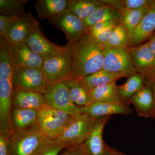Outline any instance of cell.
<instances>
[{
    "label": "cell",
    "instance_id": "6da1fadb",
    "mask_svg": "<svg viewBox=\"0 0 155 155\" xmlns=\"http://www.w3.org/2000/svg\"><path fill=\"white\" fill-rule=\"evenodd\" d=\"M72 75L74 79L84 78L102 69L104 46L88 33L71 43Z\"/></svg>",
    "mask_w": 155,
    "mask_h": 155
},
{
    "label": "cell",
    "instance_id": "7a4b0ae2",
    "mask_svg": "<svg viewBox=\"0 0 155 155\" xmlns=\"http://www.w3.org/2000/svg\"><path fill=\"white\" fill-rule=\"evenodd\" d=\"M16 68L0 37V131L7 134L13 131L11 113Z\"/></svg>",
    "mask_w": 155,
    "mask_h": 155
},
{
    "label": "cell",
    "instance_id": "3957f363",
    "mask_svg": "<svg viewBox=\"0 0 155 155\" xmlns=\"http://www.w3.org/2000/svg\"><path fill=\"white\" fill-rule=\"evenodd\" d=\"M41 131L38 124L25 130L15 131L9 139L10 155H35L52 143Z\"/></svg>",
    "mask_w": 155,
    "mask_h": 155
},
{
    "label": "cell",
    "instance_id": "277c9868",
    "mask_svg": "<svg viewBox=\"0 0 155 155\" xmlns=\"http://www.w3.org/2000/svg\"><path fill=\"white\" fill-rule=\"evenodd\" d=\"M67 44L66 51L44 61L41 70L48 86L74 79L72 71V44Z\"/></svg>",
    "mask_w": 155,
    "mask_h": 155
},
{
    "label": "cell",
    "instance_id": "5b68a950",
    "mask_svg": "<svg viewBox=\"0 0 155 155\" xmlns=\"http://www.w3.org/2000/svg\"><path fill=\"white\" fill-rule=\"evenodd\" d=\"M96 119L86 114L72 115L69 124L56 140L69 147L82 144L90 134Z\"/></svg>",
    "mask_w": 155,
    "mask_h": 155
},
{
    "label": "cell",
    "instance_id": "8992f818",
    "mask_svg": "<svg viewBox=\"0 0 155 155\" xmlns=\"http://www.w3.org/2000/svg\"><path fill=\"white\" fill-rule=\"evenodd\" d=\"M72 116L47 106L38 111V124L45 136L51 140H56L69 124Z\"/></svg>",
    "mask_w": 155,
    "mask_h": 155
},
{
    "label": "cell",
    "instance_id": "52a82bcc",
    "mask_svg": "<svg viewBox=\"0 0 155 155\" xmlns=\"http://www.w3.org/2000/svg\"><path fill=\"white\" fill-rule=\"evenodd\" d=\"M104 55L102 69L123 73L127 78L138 73L134 65L128 47L105 45Z\"/></svg>",
    "mask_w": 155,
    "mask_h": 155
},
{
    "label": "cell",
    "instance_id": "ba28073f",
    "mask_svg": "<svg viewBox=\"0 0 155 155\" xmlns=\"http://www.w3.org/2000/svg\"><path fill=\"white\" fill-rule=\"evenodd\" d=\"M48 21L50 24L65 34L69 42L77 41L88 33V28L84 20L68 8L48 19Z\"/></svg>",
    "mask_w": 155,
    "mask_h": 155
},
{
    "label": "cell",
    "instance_id": "9c48e42d",
    "mask_svg": "<svg viewBox=\"0 0 155 155\" xmlns=\"http://www.w3.org/2000/svg\"><path fill=\"white\" fill-rule=\"evenodd\" d=\"M2 38L14 67L17 69L36 68L41 69L44 60L33 52L24 41L12 43Z\"/></svg>",
    "mask_w": 155,
    "mask_h": 155
},
{
    "label": "cell",
    "instance_id": "30bf717a",
    "mask_svg": "<svg viewBox=\"0 0 155 155\" xmlns=\"http://www.w3.org/2000/svg\"><path fill=\"white\" fill-rule=\"evenodd\" d=\"M48 86L41 69L16 68L14 89L45 94Z\"/></svg>",
    "mask_w": 155,
    "mask_h": 155
},
{
    "label": "cell",
    "instance_id": "8fae6325",
    "mask_svg": "<svg viewBox=\"0 0 155 155\" xmlns=\"http://www.w3.org/2000/svg\"><path fill=\"white\" fill-rule=\"evenodd\" d=\"M24 41L33 52L47 60L67 50L68 44L64 47L53 43L46 38L42 32L38 21L34 25Z\"/></svg>",
    "mask_w": 155,
    "mask_h": 155
},
{
    "label": "cell",
    "instance_id": "7c38bea8",
    "mask_svg": "<svg viewBox=\"0 0 155 155\" xmlns=\"http://www.w3.org/2000/svg\"><path fill=\"white\" fill-rule=\"evenodd\" d=\"M45 96L49 107L69 115L81 114L80 107L73 103L64 82L48 86Z\"/></svg>",
    "mask_w": 155,
    "mask_h": 155
},
{
    "label": "cell",
    "instance_id": "4fadbf2b",
    "mask_svg": "<svg viewBox=\"0 0 155 155\" xmlns=\"http://www.w3.org/2000/svg\"><path fill=\"white\" fill-rule=\"evenodd\" d=\"M129 48L134 65L138 73L147 78L155 74V55L148 42Z\"/></svg>",
    "mask_w": 155,
    "mask_h": 155
},
{
    "label": "cell",
    "instance_id": "5bb4252c",
    "mask_svg": "<svg viewBox=\"0 0 155 155\" xmlns=\"http://www.w3.org/2000/svg\"><path fill=\"white\" fill-rule=\"evenodd\" d=\"M111 116L97 118L90 134L82 143L85 155H105L103 131Z\"/></svg>",
    "mask_w": 155,
    "mask_h": 155
},
{
    "label": "cell",
    "instance_id": "9a60e30c",
    "mask_svg": "<svg viewBox=\"0 0 155 155\" xmlns=\"http://www.w3.org/2000/svg\"><path fill=\"white\" fill-rule=\"evenodd\" d=\"M37 21L31 13L25 12L11 22L4 38L12 43L24 41Z\"/></svg>",
    "mask_w": 155,
    "mask_h": 155
},
{
    "label": "cell",
    "instance_id": "2e32d148",
    "mask_svg": "<svg viewBox=\"0 0 155 155\" xmlns=\"http://www.w3.org/2000/svg\"><path fill=\"white\" fill-rule=\"evenodd\" d=\"M80 108L81 114H86L95 118L114 114L127 115L132 113L129 107L122 103L92 102Z\"/></svg>",
    "mask_w": 155,
    "mask_h": 155
},
{
    "label": "cell",
    "instance_id": "e0dca14e",
    "mask_svg": "<svg viewBox=\"0 0 155 155\" xmlns=\"http://www.w3.org/2000/svg\"><path fill=\"white\" fill-rule=\"evenodd\" d=\"M155 31V0H153L150 8L133 31L129 39L128 47H135L153 35Z\"/></svg>",
    "mask_w": 155,
    "mask_h": 155
},
{
    "label": "cell",
    "instance_id": "ac0fdd59",
    "mask_svg": "<svg viewBox=\"0 0 155 155\" xmlns=\"http://www.w3.org/2000/svg\"><path fill=\"white\" fill-rule=\"evenodd\" d=\"M130 103L134 106L139 116L152 117L155 111V101L152 90L147 82L132 96Z\"/></svg>",
    "mask_w": 155,
    "mask_h": 155
},
{
    "label": "cell",
    "instance_id": "d6986e66",
    "mask_svg": "<svg viewBox=\"0 0 155 155\" xmlns=\"http://www.w3.org/2000/svg\"><path fill=\"white\" fill-rule=\"evenodd\" d=\"M12 107L31 109L39 111L48 106L43 94L14 89Z\"/></svg>",
    "mask_w": 155,
    "mask_h": 155
},
{
    "label": "cell",
    "instance_id": "ffe728a7",
    "mask_svg": "<svg viewBox=\"0 0 155 155\" xmlns=\"http://www.w3.org/2000/svg\"><path fill=\"white\" fill-rule=\"evenodd\" d=\"M38 111L12 107L11 121L14 132L28 129L38 124Z\"/></svg>",
    "mask_w": 155,
    "mask_h": 155
},
{
    "label": "cell",
    "instance_id": "44dd1931",
    "mask_svg": "<svg viewBox=\"0 0 155 155\" xmlns=\"http://www.w3.org/2000/svg\"><path fill=\"white\" fill-rule=\"evenodd\" d=\"M147 83V77L139 73L127 78L125 83L117 85V94L120 101L128 107L132 96Z\"/></svg>",
    "mask_w": 155,
    "mask_h": 155
},
{
    "label": "cell",
    "instance_id": "7402d4cb",
    "mask_svg": "<svg viewBox=\"0 0 155 155\" xmlns=\"http://www.w3.org/2000/svg\"><path fill=\"white\" fill-rule=\"evenodd\" d=\"M127 78L123 73L108 72L101 69L84 78L81 79L83 85L89 91L93 88L101 85L116 83V81L122 78Z\"/></svg>",
    "mask_w": 155,
    "mask_h": 155
},
{
    "label": "cell",
    "instance_id": "603a6c76",
    "mask_svg": "<svg viewBox=\"0 0 155 155\" xmlns=\"http://www.w3.org/2000/svg\"><path fill=\"white\" fill-rule=\"evenodd\" d=\"M68 0H38L35 8L39 19H49L68 8Z\"/></svg>",
    "mask_w": 155,
    "mask_h": 155
},
{
    "label": "cell",
    "instance_id": "cb8c5ba5",
    "mask_svg": "<svg viewBox=\"0 0 155 155\" xmlns=\"http://www.w3.org/2000/svg\"><path fill=\"white\" fill-rule=\"evenodd\" d=\"M153 1L149 5L141 8L120 10L121 16L119 22L127 31L129 39L133 31L148 11Z\"/></svg>",
    "mask_w": 155,
    "mask_h": 155
},
{
    "label": "cell",
    "instance_id": "d4e9b609",
    "mask_svg": "<svg viewBox=\"0 0 155 155\" xmlns=\"http://www.w3.org/2000/svg\"><path fill=\"white\" fill-rule=\"evenodd\" d=\"M105 5L101 0H68V9L84 20L97 9Z\"/></svg>",
    "mask_w": 155,
    "mask_h": 155
},
{
    "label": "cell",
    "instance_id": "484cf974",
    "mask_svg": "<svg viewBox=\"0 0 155 155\" xmlns=\"http://www.w3.org/2000/svg\"><path fill=\"white\" fill-rule=\"evenodd\" d=\"M89 96L91 102H100L122 104L118 97L116 83L101 85L93 88L89 91Z\"/></svg>",
    "mask_w": 155,
    "mask_h": 155
},
{
    "label": "cell",
    "instance_id": "4316f807",
    "mask_svg": "<svg viewBox=\"0 0 155 155\" xmlns=\"http://www.w3.org/2000/svg\"><path fill=\"white\" fill-rule=\"evenodd\" d=\"M121 16L120 11L105 5L100 7L84 20L87 28L99 22L108 21H119Z\"/></svg>",
    "mask_w": 155,
    "mask_h": 155
},
{
    "label": "cell",
    "instance_id": "83f0119b",
    "mask_svg": "<svg viewBox=\"0 0 155 155\" xmlns=\"http://www.w3.org/2000/svg\"><path fill=\"white\" fill-rule=\"evenodd\" d=\"M64 82L69 90L71 100L76 106L84 107L91 102L89 91L83 85L81 80L72 79Z\"/></svg>",
    "mask_w": 155,
    "mask_h": 155
},
{
    "label": "cell",
    "instance_id": "f1b7e54d",
    "mask_svg": "<svg viewBox=\"0 0 155 155\" xmlns=\"http://www.w3.org/2000/svg\"><path fill=\"white\" fill-rule=\"evenodd\" d=\"M28 0H0V13L7 17H17L25 13Z\"/></svg>",
    "mask_w": 155,
    "mask_h": 155
},
{
    "label": "cell",
    "instance_id": "f546056e",
    "mask_svg": "<svg viewBox=\"0 0 155 155\" xmlns=\"http://www.w3.org/2000/svg\"><path fill=\"white\" fill-rule=\"evenodd\" d=\"M129 37L128 33L119 22L114 27L105 45L113 47L128 46Z\"/></svg>",
    "mask_w": 155,
    "mask_h": 155
},
{
    "label": "cell",
    "instance_id": "4dcf8cb0",
    "mask_svg": "<svg viewBox=\"0 0 155 155\" xmlns=\"http://www.w3.org/2000/svg\"><path fill=\"white\" fill-rule=\"evenodd\" d=\"M106 5L119 10L141 8L149 5L152 0H101Z\"/></svg>",
    "mask_w": 155,
    "mask_h": 155
},
{
    "label": "cell",
    "instance_id": "1f68e13d",
    "mask_svg": "<svg viewBox=\"0 0 155 155\" xmlns=\"http://www.w3.org/2000/svg\"><path fill=\"white\" fill-rule=\"evenodd\" d=\"M68 147L67 145L54 140L35 155H59L63 150Z\"/></svg>",
    "mask_w": 155,
    "mask_h": 155
},
{
    "label": "cell",
    "instance_id": "d6a6232c",
    "mask_svg": "<svg viewBox=\"0 0 155 155\" xmlns=\"http://www.w3.org/2000/svg\"><path fill=\"white\" fill-rule=\"evenodd\" d=\"M116 25H113L111 27L106 28L104 30L100 31L98 33L90 35L98 43L103 46H104L105 45L107 44L108 41V39L110 35L111 32L113 31V29Z\"/></svg>",
    "mask_w": 155,
    "mask_h": 155
},
{
    "label": "cell",
    "instance_id": "836d02e7",
    "mask_svg": "<svg viewBox=\"0 0 155 155\" xmlns=\"http://www.w3.org/2000/svg\"><path fill=\"white\" fill-rule=\"evenodd\" d=\"M119 21H108L97 23L88 28V34L90 35H92L98 33L100 31L113 25H117Z\"/></svg>",
    "mask_w": 155,
    "mask_h": 155
},
{
    "label": "cell",
    "instance_id": "e575fe53",
    "mask_svg": "<svg viewBox=\"0 0 155 155\" xmlns=\"http://www.w3.org/2000/svg\"><path fill=\"white\" fill-rule=\"evenodd\" d=\"M59 155H85L82 144L68 147L63 150Z\"/></svg>",
    "mask_w": 155,
    "mask_h": 155
},
{
    "label": "cell",
    "instance_id": "d590c367",
    "mask_svg": "<svg viewBox=\"0 0 155 155\" xmlns=\"http://www.w3.org/2000/svg\"><path fill=\"white\" fill-rule=\"evenodd\" d=\"M17 17H7L0 15V37H4L5 35L7 29L11 22Z\"/></svg>",
    "mask_w": 155,
    "mask_h": 155
},
{
    "label": "cell",
    "instance_id": "8d00e7d4",
    "mask_svg": "<svg viewBox=\"0 0 155 155\" xmlns=\"http://www.w3.org/2000/svg\"><path fill=\"white\" fill-rule=\"evenodd\" d=\"M9 139L7 136L0 134V155H10Z\"/></svg>",
    "mask_w": 155,
    "mask_h": 155
},
{
    "label": "cell",
    "instance_id": "74e56055",
    "mask_svg": "<svg viewBox=\"0 0 155 155\" xmlns=\"http://www.w3.org/2000/svg\"><path fill=\"white\" fill-rule=\"evenodd\" d=\"M147 82L149 84L152 90L155 101V74L147 78ZM152 119H155V110L153 116L151 117Z\"/></svg>",
    "mask_w": 155,
    "mask_h": 155
},
{
    "label": "cell",
    "instance_id": "f35d334b",
    "mask_svg": "<svg viewBox=\"0 0 155 155\" xmlns=\"http://www.w3.org/2000/svg\"><path fill=\"white\" fill-rule=\"evenodd\" d=\"M105 155H127L124 153L113 148L106 144L105 145Z\"/></svg>",
    "mask_w": 155,
    "mask_h": 155
},
{
    "label": "cell",
    "instance_id": "ab89813d",
    "mask_svg": "<svg viewBox=\"0 0 155 155\" xmlns=\"http://www.w3.org/2000/svg\"><path fill=\"white\" fill-rule=\"evenodd\" d=\"M150 48L154 53L155 55V35H153L148 42Z\"/></svg>",
    "mask_w": 155,
    "mask_h": 155
},
{
    "label": "cell",
    "instance_id": "60d3db41",
    "mask_svg": "<svg viewBox=\"0 0 155 155\" xmlns=\"http://www.w3.org/2000/svg\"><path fill=\"white\" fill-rule=\"evenodd\" d=\"M153 35H155V32H154Z\"/></svg>",
    "mask_w": 155,
    "mask_h": 155
}]
</instances>
